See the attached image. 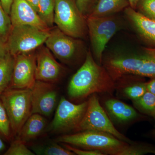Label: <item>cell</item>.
Listing matches in <instances>:
<instances>
[{
    "label": "cell",
    "instance_id": "1",
    "mask_svg": "<svg viewBox=\"0 0 155 155\" xmlns=\"http://www.w3.org/2000/svg\"><path fill=\"white\" fill-rule=\"evenodd\" d=\"M116 87L105 68L97 63L88 52L83 65L70 81L68 94L71 99L81 100L96 93L112 94Z\"/></svg>",
    "mask_w": 155,
    "mask_h": 155
},
{
    "label": "cell",
    "instance_id": "2",
    "mask_svg": "<svg viewBox=\"0 0 155 155\" xmlns=\"http://www.w3.org/2000/svg\"><path fill=\"white\" fill-rule=\"evenodd\" d=\"M56 142L82 149L100 151L105 155H119L129 144L110 134L94 130L64 134L56 139Z\"/></svg>",
    "mask_w": 155,
    "mask_h": 155
},
{
    "label": "cell",
    "instance_id": "3",
    "mask_svg": "<svg viewBox=\"0 0 155 155\" xmlns=\"http://www.w3.org/2000/svg\"><path fill=\"white\" fill-rule=\"evenodd\" d=\"M0 99L8 116L12 133L18 134L31 114V90L9 87Z\"/></svg>",
    "mask_w": 155,
    "mask_h": 155
},
{
    "label": "cell",
    "instance_id": "4",
    "mask_svg": "<svg viewBox=\"0 0 155 155\" xmlns=\"http://www.w3.org/2000/svg\"><path fill=\"white\" fill-rule=\"evenodd\" d=\"M50 30L28 25L12 26L7 37V48L12 56L34 51L45 43Z\"/></svg>",
    "mask_w": 155,
    "mask_h": 155
},
{
    "label": "cell",
    "instance_id": "5",
    "mask_svg": "<svg viewBox=\"0 0 155 155\" xmlns=\"http://www.w3.org/2000/svg\"><path fill=\"white\" fill-rule=\"evenodd\" d=\"M54 24L67 35L82 38L87 30L86 19L74 0H55Z\"/></svg>",
    "mask_w": 155,
    "mask_h": 155
},
{
    "label": "cell",
    "instance_id": "6",
    "mask_svg": "<svg viewBox=\"0 0 155 155\" xmlns=\"http://www.w3.org/2000/svg\"><path fill=\"white\" fill-rule=\"evenodd\" d=\"M87 130H97L110 134L129 144L134 142L117 130L100 104L98 97L95 94L91 95L85 114L74 131L77 132Z\"/></svg>",
    "mask_w": 155,
    "mask_h": 155
},
{
    "label": "cell",
    "instance_id": "7",
    "mask_svg": "<svg viewBox=\"0 0 155 155\" xmlns=\"http://www.w3.org/2000/svg\"><path fill=\"white\" fill-rule=\"evenodd\" d=\"M86 19L94 54L98 64L101 65L103 53L106 45L117 31L118 24L110 16H88Z\"/></svg>",
    "mask_w": 155,
    "mask_h": 155
},
{
    "label": "cell",
    "instance_id": "8",
    "mask_svg": "<svg viewBox=\"0 0 155 155\" xmlns=\"http://www.w3.org/2000/svg\"><path fill=\"white\" fill-rule=\"evenodd\" d=\"M87 105L88 101L75 104L62 97L49 130L57 133H67L75 130L83 119Z\"/></svg>",
    "mask_w": 155,
    "mask_h": 155
},
{
    "label": "cell",
    "instance_id": "9",
    "mask_svg": "<svg viewBox=\"0 0 155 155\" xmlns=\"http://www.w3.org/2000/svg\"><path fill=\"white\" fill-rule=\"evenodd\" d=\"M12 80L9 87L31 89L36 81V53L20 54L14 57Z\"/></svg>",
    "mask_w": 155,
    "mask_h": 155
},
{
    "label": "cell",
    "instance_id": "10",
    "mask_svg": "<svg viewBox=\"0 0 155 155\" xmlns=\"http://www.w3.org/2000/svg\"><path fill=\"white\" fill-rule=\"evenodd\" d=\"M31 114L49 116L58 102V92L53 83L36 80L32 88Z\"/></svg>",
    "mask_w": 155,
    "mask_h": 155
},
{
    "label": "cell",
    "instance_id": "11",
    "mask_svg": "<svg viewBox=\"0 0 155 155\" xmlns=\"http://www.w3.org/2000/svg\"><path fill=\"white\" fill-rule=\"evenodd\" d=\"M146 59L144 53L141 55L114 56L106 60L104 67L116 82L125 75H136Z\"/></svg>",
    "mask_w": 155,
    "mask_h": 155
},
{
    "label": "cell",
    "instance_id": "12",
    "mask_svg": "<svg viewBox=\"0 0 155 155\" xmlns=\"http://www.w3.org/2000/svg\"><path fill=\"white\" fill-rule=\"evenodd\" d=\"M75 39L56 27L50 30L49 35L45 43L58 59L69 62L75 57L78 49L79 43Z\"/></svg>",
    "mask_w": 155,
    "mask_h": 155
},
{
    "label": "cell",
    "instance_id": "13",
    "mask_svg": "<svg viewBox=\"0 0 155 155\" xmlns=\"http://www.w3.org/2000/svg\"><path fill=\"white\" fill-rule=\"evenodd\" d=\"M36 80L54 83L64 72L63 67L56 61L46 47L41 46L36 53Z\"/></svg>",
    "mask_w": 155,
    "mask_h": 155
},
{
    "label": "cell",
    "instance_id": "14",
    "mask_svg": "<svg viewBox=\"0 0 155 155\" xmlns=\"http://www.w3.org/2000/svg\"><path fill=\"white\" fill-rule=\"evenodd\" d=\"M10 17L12 26L28 25L48 30L36 11L26 0H14L11 6Z\"/></svg>",
    "mask_w": 155,
    "mask_h": 155
},
{
    "label": "cell",
    "instance_id": "15",
    "mask_svg": "<svg viewBox=\"0 0 155 155\" xmlns=\"http://www.w3.org/2000/svg\"><path fill=\"white\" fill-rule=\"evenodd\" d=\"M105 107L110 118L116 123H127L143 117L132 107L116 99L106 101Z\"/></svg>",
    "mask_w": 155,
    "mask_h": 155
},
{
    "label": "cell",
    "instance_id": "16",
    "mask_svg": "<svg viewBox=\"0 0 155 155\" xmlns=\"http://www.w3.org/2000/svg\"><path fill=\"white\" fill-rule=\"evenodd\" d=\"M125 11L141 38L155 46V20L144 17L130 6Z\"/></svg>",
    "mask_w": 155,
    "mask_h": 155
},
{
    "label": "cell",
    "instance_id": "17",
    "mask_svg": "<svg viewBox=\"0 0 155 155\" xmlns=\"http://www.w3.org/2000/svg\"><path fill=\"white\" fill-rule=\"evenodd\" d=\"M47 121L44 116L38 114H31L18 134V139L24 142L30 141L44 131Z\"/></svg>",
    "mask_w": 155,
    "mask_h": 155
},
{
    "label": "cell",
    "instance_id": "18",
    "mask_svg": "<svg viewBox=\"0 0 155 155\" xmlns=\"http://www.w3.org/2000/svg\"><path fill=\"white\" fill-rule=\"evenodd\" d=\"M127 0H97L88 16H110L129 7Z\"/></svg>",
    "mask_w": 155,
    "mask_h": 155
},
{
    "label": "cell",
    "instance_id": "19",
    "mask_svg": "<svg viewBox=\"0 0 155 155\" xmlns=\"http://www.w3.org/2000/svg\"><path fill=\"white\" fill-rule=\"evenodd\" d=\"M14 61V56L9 53L0 61V96L10 87Z\"/></svg>",
    "mask_w": 155,
    "mask_h": 155
},
{
    "label": "cell",
    "instance_id": "20",
    "mask_svg": "<svg viewBox=\"0 0 155 155\" xmlns=\"http://www.w3.org/2000/svg\"><path fill=\"white\" fill-rule=\"evenodd\" d=\"M55 0H41L36 12L42 22L48 28L54 24Z\"/></svg>",
    "mask_w": 155,
    "mask_h": 155
},
{
    "label": "cell",
    "instance_id": "21",
    "mask_svg": "<svg viewBox=\"0 0 155 155\" xmlns=\"http://www.w3.org/2000/svg\"><path fill=\"white\" fill-rule=\"evenodd\" d=\"M132 102L134 107L141 113L153 117L155 112V95L147 91L139 98Z\"/></svg>",
    "mask_w": 155,
    "mask_h": 155
},
{
    "label": "cell",
    "instance_id": "22",
    "mask_svg": "<svg viewBox=\"0 0 155 155\" xmlns=\"http://www.w3.org/2000/svg\"><path fill=\"white\" fill-rule=\"evenodd\" d=\"M32 150L37 155H75V154L56 143L39 145L32 147Z\"/></svg>",
    "mask_w": 155,
    "mask_h": 155
},
{
    "label": "cell",
    "instance_id": "23",
    "mask_svg": "<svg viewBox=\"0 0 155 155\" xmlns=\"http://www.w3.org/2000/svg\"><path fill=\"white\" fill-rule=\"evenodd\" d=\"M143 50L146 59L136 75L153 78H155V48H145Z\"/></svg>",
    "mask_w": 155,
    "mask_h": 155
},
{
    "label": "cell",
    "instance_id": "24",
    "mask_svg": "<svg viewBox=\"0 0 155 155\" xmlns=\"http://www.w3.org/2000/svg\"><path fill=\"white\" fill-rule=\"evenodd\" d=\"M148 153L155 154V146L144 143L134 142L119 153V155H143Z\"/></svg>",
    "mask_w": 155,
    "mask_h": 155
},
{
    "label": "cell",
    "instance_id": "25",
    "mask_svg": "<svg viewBox=\"0 0 155 155\" xmlns=\"http://www.w3.org/2000/svg\"><path fill=\"white\" fill-rule=\"evenodd\" d=\"M147 91V82L139 81L125 87L122 93L124 97L132 101L139 98Z\"/></svg>",
    "mask_w": 155,
    "mask_h": 155
},
{
    "label": "cell",
    "instance_id": "26",
    "mask_svg": "<svg viewBox=\"0 0 155 155\" xmlns=\"http://www.w3.org/2000/svg\"><path fill=\"white\" fill-rule=\"evenodd\" d=\"M8 116L2 101L0 99V134L9 139L12 133Z\"/></svg>",
    "mask_w": 155,
    "mask_h": 155
},
{
    "label": "cell",
    "instance_id": "27",
    "mask_svg": "<svg viewBox=\"0 0 155 155\" xmlns=\"http://www.w3.org/2000/svg\"><path fill=\"white\" fill-rule=\"evenodd\" d=\"M136 9L144 17L155 20V0H139Z\"/></svg>",
    "mask_w": 155,
    "mask_h": 155
},
{
    "label": "cell",
    "instance_id": "28",
    "mask_svg": "<svg viewBox=\"0 0 155 155\" xmlns=\"http://www.w3.org/2000/svg\"><path fill=\"white\" fill-rule=\"evenodd\" d=\"M5 155H34L35 153L25 145V143L18 139L11 144Z\"/></svg>",
    "mask_w": 155,
    "mask_h": 155
},
{
    "label": "cell",
    "instance_id": "29",
    "mask_svg": "<svg viewBox=\"0 0 155 155\" xmlns=\"http://www.w3.org/2000/svg\"><path fill=\"white\" fill-rule=\"evenodd\" d=\"M11 28L10 15L6 13L0 2V34L7 39Z\"/></svg>",
    "mask_w": 155,
    "mask_h": 155
},
{
    "label": "cell",
    "instance_id": "30",
    "mask_svg": "<svg viewBox=\"0 0 155 155\" xmlns=\"http://www.w3.org/2000/svg\"><path fill=\"white\" fill-rule=\"evenodd\" d=\"M63 147L69 150L75 154L78 155H105L104 154L100 151L93 150H88L82 149L78 148L76 147L72 146L66 143H62Z\"/></svg>",
    "mask_w": 155,
    "mask_h": 155
},
{
    "label": "cell",
    "instance_id": "31",
    "mask_svg": "<svg viewBox=\"0 0 155 155\" xmlns=\"http://www.w3.org/2000/svg\"><path fill=\"white\" fill-rule=\"evenodd\" d=\"M94 1L95 0H76V3L79 11L84 14L89 11Z\"/></svg>",
    "mask_w": 155,
    "mask_h": 155
},
{
    "label": "cell",
    "instance_id": "32",
    "mask_svg": "<svg viewBox=\"0 0 155 155\" xmlns=\"http://www.w3.org/2000/svg\"><path fill=\"white\" fill-rule=\"evenodd\" d=\"M6 41L7 39L0 34V61L9 53Z\"/></svg>",
    "mask_w": 155,
    "mask_h": 155
},
{
    "label": "cell",
    "instance_id": "33",
    "mask_svg": "<svg viewBox=\"0 0 155 155\" xmlns=\"http://www.w3.org/2000/svg\"><path fill=\"white\" fill-rule=\"evenodd\" d=\"M14 0H0V2L6 13L10 15L11 6Z\"/></svg>",
    "mask_w": 155,
    "mask_h": 155
},
{
    "label": "cell",
    "instance_id": "34",
    "mask_svg": "<svg viewBox=\"0 0 155 155\" xmlns=\"http://www.w3.org/2000/svg\"><path fill=\"white\" fill-rule=\"evenodd\" d=\"M147 91L155 95V78H152L151 80L147 82Z\"/></svg>",
    "mask_w": 155,
    "mask_h": 155
},
{
    "label": "cell",
    "instance_id": "35",
    "mask_svg": "<svg viewBox=\"0 0 155 155\" xmlns=\"http://www.w3.org/2000/svg\"><path fill=\"white\" fill-rule=\"evenodd\" d=\"M40 1L41 0H26V2H27L36 11H37V9L38 6V5Z\"/></svg>",
    "mask_w": 155,
    "mask_h": 155
},
{
    "label": "cell",
    "instance_id": "36",
    "mask_svg": "<svg viewBox=\"0 0 155 155\" xmlns=\"http://www.w3.org/2000/svg\"><path fill=\"white\" fill-rule=\"evenodd\" d=\"M127 1L130 8L136 10L139 0H127Z\"/></svg>",
    "mask_w": 155,
    "mask_h": 155
},
{
    "label": "cell",
    "instance_id": "37",
    "mask_svg": "<svg viewBox=\"0 0 155 155\" xmlns=\"http://www.w3.org/2000/svg\"><path fill=\"white\" fill-rule=\"evenodd\" d=\"M5 143L0 138V152L5 149Z\"/></svg>",
    "mask_w": 155,
    "mask_h": 155
},
{
    "label": "cell",
    "instance_id": "38",
    "mask_svg": "<svg viewBox=\"0 0 155 155\" xmlns=\"http://www.w3.org/2000/svg\"><path fill=\"white\" fill-rule=\"evenodd\" d=\"M152 134L154 137H155V129L153 130L152 132Z\"/></svg>",
    "mask_w": 155,
    "mask_h": 155
},
{
    "label": "cell",
    "instance_id": "39",
    "mask_svg": "<svg viewBox=\"0 0 155 155\" xmlns=\"http://www.w3.org/2000/svg\"><path fill=\"white\" fill-rule=\"evenodd\" d=\"M153 118L155 122V114H154L153 116Z\"/></svg>",
    "mask_w": 155,
    "mask_h": 155
}]
</instances>
